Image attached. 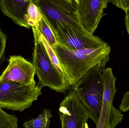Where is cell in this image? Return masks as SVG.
Segmentation results:
<instances>
[{"instance_id": "277c9868", "label": "cell", "mask_w": 129, "mask_h": 128, "mask_svg": "<svg viewBox=\"0 0 129 128\" xmlns=\"http://www.w3.org/2000/svg\"><path fill=\"white\" fill-rule=\"evenodd\" d=\"M33 1L40 8L52 31L61 26H68L86 32L79 22L76 0H33Z\"/></svg>"}, {"instance_id": "3957f363", "label": "cell", "mask_w": 129, "mask_h": 128, "mask_svg": "<svg viewBox=\"0 0 129 128\" xmlns=\"http://www.w3.org/2000/svg\"><path fill=\"white\" fill-rule=\"evenodd\" d=\"M34 37L33 63L39 83L43 88L49 87L57 92L64 93L70 88L63 75L52 63L40 37V32L35 27H32Z\"/></svg>"}, {"instance_id": "ac0fdd59", "label": "cell", "mask_w": 129, "mask_h": 128, "mask_svg": "<svg viewBox=\"0 0 129 128\" xmlns=\"http://www.w3.org/2000/svg\"><path fill=\"white\" fill-rule=\"evenodd\" d=\"M119 109L122 112H124L129 110V91L124 93L119 106Z\"/></svg>"}, {"instance_id": "8992f818", "label": "cell", "mask_w": 129, "mask_h": 128, "mask_svg": "<svg viewBox=\"0 0 129 128\" xmlns=\"http://www.w3.org/2000/svg\"><path fill=\"white\" fill-rule=\"evenodd\" d=\"M58 44L65 49L77 50L99 47L106 43L100 37L68 26L53 31Z\"/></svg>"}, {"instance_id": "30bf717a", "label": "cell", "mask_w": 129, "mask_h": 128, "mask_svg": "<svg viewBox=\"0 0 129 128\" xmlns=\"http://www.w3.org/2000/svg\"><path fill=\"white\" fill-rule=\"evenodd\" d=\"M104 84L103 103L100 118L96 128H110L113 100L117 91L115 86L116 78L113 71L108 67L102 71Z\"/></svg>"}, {"instance_id": "7c38bea8", "label": "cell", "mask_w": 129, "mask_h": 128, "mask_svg": "<svg viewBox=\"0 0 129 128\" xmlns=\"http://www.w3.org/2000/svg\"><path fill=\"white\" fill-rule=\"evenodd\" d=\"M53 115L49 110L45 109L36 118L30 119L23 124L25 128H49Z\"/></svg>"}, {"instance_id": "4fadbf2b", "label": "cell", "mask_w": 129, "mask_h": 128, "mask_svg": "<svg viewBox=\"0 0 129 128\" xmlns=\"http://www.w3.org/2000/svg\"><path fill=\"white\" fill-rule=\"evenodd\" d=\"M35 27L52 47L58 44L53 32L43 15L38 25Z\"/></svg>"}, {"instance_id": "9a60e30c", "label": "cell", "mask_w": 129, "mask_h": 128, "mask_svg": "<svg viewBox=\"0 0 129 128\" xmlns=\"http://www.w3.org/2000/svg\"><path fill=\"white\" fill-rule=\"evenodd\" d=\"M18 120L15 115L7 114L0 106V128H17Z\"/></svg>"}, {"instance_id": "7a4b0ae2", "label": "cell", "mask_w": 129, "mask_h": 128, "mask_svg": "<svg viewBox=\"0 0 129 128\" xmlns=\"http://www.w3.org/2000/svg\"><path fill=\"white\" fill-rule=\"evenodd\" d=\"M107 63L103 62L93 67L73 88L96 125L100 118L104 97L102 71Z\"/></svg>"}, {"instance_id": "9c48e42d", "label": "cell", "mask_w": 129, "mask_h": 128, "mask_svg": "<svg viewBox=\"0 0 129 128\" xmlns=\"http://www.w3.org/2000/svg\"><path fill=\"white\" fill-rule=\"evenodd\" d=\"M35 74L32 63L20 56H12L7 67L0 76V80L16 82L26 85H36Z\"/></svg>"}, {"instance_id": "ffe728a7", "label": "cell", "mask_w": 129, "mask_h": 128, "mask_svg": "<svg viewBox=\"0 0 129 128\" xmlns=\"http://www.w3.org/2000/svg\"><path fill=\"white\" fill-rule=\"evenodd\" d=\"M125 23L128 34H129V11L126 13L125 17Z\"/></svg>"}, {"instance_id": "52a82bcc", "label": "cell", "mask_w": 129, "mask_h": 128, "mask_svg": "<svg viewBox=\"0 0 129 128\" xmlns=\"http://www.w3.org/2000/svg\"><path fill=\"white\" fill-rule=\"evenodd\" d=\"M59 114L61 128H84L89 114L73 89L60 103Z\"/></svg>"}, {"instance_id": "2e32d148", "label": "cell", "mask_w": 129, "mask_h": 128, "mask_svg": "<svg viewBox=\"0 0 129 128\" xmlns=\"http://www.w3.org/2000/svg\"><path fill=\"white\" fill-rule=\"evenodd\" d=\"M40 37L46 49V51L47 52L48 54L49 57L50 58L51 60L52 63L53 64L55 67L57 68V70L62 74V68L59 62V60L57 57L56 56L55 52L54 51L52 47L48 43V42L45 40L43 35L40 33Z\"/></svg>"}, {"instance_id": "5b68a950", "label": "cell", "mask_w": 129, "mask_h": 128, "mask_svg": "<svg viewBox=\"0 0 129 128\" xmlns=\"http://www.w3.org/2000/svg\"><path fill=\"white\" fill-rule=\"evenodd\" d=\"M38 83L26 85L11 81L0 80V106L13 111L22 112L32 105L42 94Z\"/></svg>"}, {"instance_id": "5bb4252c", "label": "cell", "mask_w": 129, "mask_h": 128, "mask_svg": "<svg viewBox=\"0 0 129 128\" xmlns=\"http://www.w3.org/2000/svg\"><path fill=\"white\" fill-rule=\"evenodd\" d=\"M42 16L40 8L31 0L27 10L28 23L31 28L36 27L38 25Z\"/></svg>"}, {"instance_id": "8fae6325", "label": "cell", "mask_w": 129, "mask_h": 128, "mask_svg": "<svg viewBox=\"0 0 129 128\" xmlns=\"http://www.w3.org/2000/svg\"><path fill=\"white\" fill-rule=\"evenodd\" d=\"M31 0L0 1V8L5 16L11 18L20 26L31 28L28 23L27 10Z\"/></svg>"}, {"instance_id": "ba28073f", "label": "cell", "mask_w": 129, "mask_h": 128, "mask_svg": "<svg viewBox=\"0 0 129 128\" xmlns=\"http://www.w3.org/2000/svg\"><path fill=\"white\" fill-rule=\"evenodd\" d=\"M77 13L80 25L88 34L93 35L98 28L104 9L109 0H76Z\"/></svg>"}, {"instance_id": "d6986e66", "label": "cell", "mask_w": 129, "mask_h": 128, "mask_svg": "<svg viewBox=\"0 0 129 128\" xmlns=\"http://www.w3.org/2000/svg\"><path fill=\"white\" fill-rule=\"evenodd\" d=\"M7 37L0 29V59L2 58L6 47Z\"/></svg>"}, {"instance_id": "e0dca14e", "label": "cell", "mask_w": 129, "mask_h": 128, "mask_svg": "<svg viewBox=\"0 0 129 128\" xmlns=\"http://www.w3.org/2000/svg\"><path fill=\"white\" fill-rule=\"evenodd\" d=\"M109 2L124 10L126 13L129 11V0H109Z\"/></svg>"}, {"instance_id": "6da1fadb", "label": "cell", "mask_w": 129, "mask_h": 128, "mask_svg": "<svg viewBox=\"0 0 129 128\" xmlns=\"http://www.w3.org/2000/svg\"><path fill=\"white\" fill-rule=\"evenodd\" d=\"M52 48L65 80L73 86L93 67L103 62H108L111 52L110 47L107 43L97 48L79 50L65 49L58 44Z\"/></svg>"}]
</instances>
